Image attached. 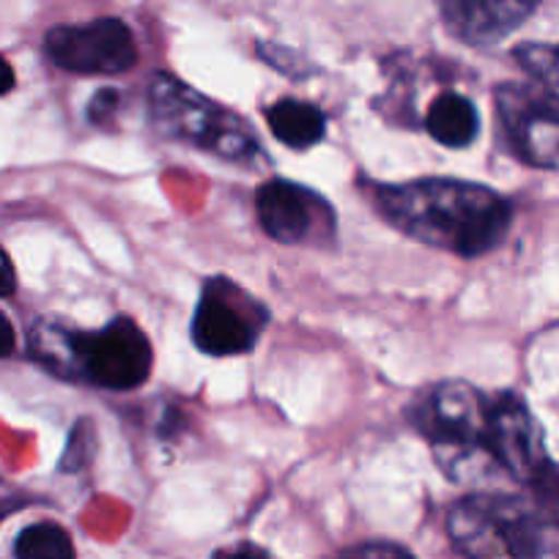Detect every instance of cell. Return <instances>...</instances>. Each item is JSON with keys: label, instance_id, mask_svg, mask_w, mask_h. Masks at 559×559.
<instances>
[{"label": "cell", "instance_id": "17", "mask_svg": "<svg viewBox=\"0 0 559 559\" xmlns=\"http://www.w3.org/2000/svg\"><path fill=\"white\" fill-rule=\"evenodd\" d=\"M337 559H414V554L408 551V548L397 546V543L370 540V543H359V546L346 548Z\"/></svg>", "mask_w": 559, "mask_h": 559}, {"label": "cell", "instance_id": "9", "mask_svg": "<svg viewBox=\"0 0 559 559\" xmlns=\"http://www.w3.org/2000/svg\"><path fill=\"white\" fill-rule=\"evenodd\" d=\"M488 461L510 477L530 486L537 472L548 464L543 450V433L524 397L515 392L491 395V433H488Z\"/></svg>", "mask_w": 559, "mask_h": 559}, {"label": "cell", "instance_id": "6", "mask_svg": "<svg viewBox=\"0 0 559 559\" xmlns=\"http://www.w3.org/2000/svg\"><path fill=\"white\" fill-rule=\"evenodd\" d=\"M493 102L515 157L532 168L559 170V94L543 83H504Z\"/></svg>", "mask_w": 559, "mask_h": 559}, {"label": "cell", "instance_id": "14", "mask_svg": "<svg viewBox=\"0 0 559 559\" xmlns=\"http://www.w3.org/2000/svg\"><path fill=\"white\" fill-rule=\"evenodd\" d=\"M17 559H74V543L63 526L41 521V524L25 526L14 543Z\"/></svg>", "mask_w": 559, "mask_h": 559}, {"label": "cell", "instance_id": "3", "mask_svg": "<svg viewBox=\"0 0 559 559\" xmlns=\"http://www.w3.org/2000/svg\"><path fill=\"white\" fill-rule=\"evenodd\" d=\"M34 357L69 379L112 392L146 384L154 365L152 343L127 316L96 332L41 330L34 335Z\"/></svg>", "mask_w": 559, "mask_h": 559}, {"label": "cell", "instance_id": "16", "mask_svg": "<svg viewBox=\"0 0 559 559\" xmlns=\"http://www.w3.org/2000/svg\"><path fill=\"white\" fill-rule=\"evenodd\" d=\"M91 455H94V428H91L88 419H83V423H78V428L69 433V444H67V453H63L61 469L63 472L83 469V466L91 461Z\"/></svg>", "mask_w": 559, "mask_h": 559}, {"label": "cell", "instance_id": "2", "mask_svg": "<svg viewBox=\"0 0 559 559\" xmlns=\"http://www.w3.org/2000/svg\"><path fill=\"white\" fill-rule=\"evenodd\" d=\"M453 546L466 559H559V515L504 493H472L448 515Z\"/></svg>", "mask_w": 559, "mask_h": 559}, {"label": "cell", "instance_id": "5", "mask_svg": "<svg viewBox=\"0 0 559 559\" xmlns=\"http://www.w3.org/2000/svg\"><path fill=\"white\" fill-rule=\"evenodd\" d=\"M408 423L433 448L450 480H464L466 466L488 459L491 395L466 381H439L408 406Z\"/></svg>", "mask_w": 559, "mask_h": 559}, {"label": "cell", "instance_id": "13", "mask_svg": "<svg viewBox=\"0 0 559 559\" xmlns=\"http://www.w3.org/2000/svg\"><path fill=\"white\" fill-rule=\"evenodd\" d=\"M266 121L274 138L286 143L288 148H297V152L321 143L326 132L324 112L310 102L292 99V96L274 102L266 110Z\"/></svg>", "mask_w": 559, "mask_h": 559}, {"label": "cell", "instance_id": "7", "mask_svg": "<svg viewBox=\"0 0 559 559\" xmlns=\"http://www.w3.org/2000/svg\"><path fill=\"white\" fill-rule=\"evenodd\" d=\"M263 324L266 310L261 302L225 277H212L192 316V343L209 357L247 354L255 348Z\"/></svg>", "mask_w": 559, "mask_h": 559}, {"label": "cell", "instance_id": "18", "mask_svg": "<svg viewBox=\"0 0 559 559\" xmlns=\"http://www.w3.org/2000/svg\"><path fill=\"white\" fill-rule=\"evenodd\" d=\"M118 110V94L116 91H99L88 105V118L94 123H107L112 112Z\"/></svg>", "mask_w": 559, "mask_h": 559}, {"label": "cell", "instance_id": "22", "mask_svg": "<svg viewBox=\"0 0 559 559\" xmlns=\"http://www.w3.org/2000/svg\"><path fill=\"white\" fill-rule=\"evenodd\" d=\"M14 88V69L7 58L0 56V96L9 94Z\"/></svg>", "mask_w": 559, "mask_h": 559}, {"label": "cell", "instance_id": "19", "mask_svg": "<svg viewBox=\"0 0 559 559\" xmlns=\"http://www.w3.org/2000/svg\"><path fill=\"white\" fill-rule=\"evenodd\" d=\"M14 288H17V274H14L12 258L0 247V299L12 297Z\"/></svg>", "mask_w": 559, "mask_h": 559}, {"label": "cell", "instance_id": "10", "mask_svg": "<svg viewBox=\"0 0 559 559\" xmlns=\"http://www.w3.org/2000/svg\"><path fill=\"white\" fill-rule=\"evenodd\" d=\"M258 223L280 245H305L310 236L324 234V219L335 223L324 198L302 185L272 179L255 195Z\"/></svg>", "mask_w": 559, "mask_h": 559}, {"label": "cell", "instance_id": "20", "mask_svg": "<svg viewBox=\"0 0 559 559\" xmlns=\"http://www.w3.org/2000/svg\"><path fill=\"white\" fill-rule=\"evenodd\" d=\"M217 559H272L263 548L250 546V543H241V546L230 548V551H223Z\"/></svg>", "mask_w": 559, "mask_h": 559}, {"label": "cell", "instance_id": "4", "mask_svg": "<svg viewBox=\"0 0 559 559\" xmlns=\"http://www.w3.org/2000/svg\"><path fill=\"white\" fill-rule=\"evenodd\" d=\"M148 116L165 138L214 154L225 163L255 165L263 159L261 140L239 112L198 94L168 72H157L148 83Z\"/></svg>", "mask_w": 559, "mask_h": 559}, {"label": "cell", "instance_id": "21", "mask_svg": "<svg viewBox=\"0 0 559 559\" xmlns=\"http://www.w3.org/2000/svg\"><path fill=\"white\" fill-rule=\"evenodd\" d=\"M14 343H17V337H14L12 321L0 313V357H9L14 352Z\"/></svg>", "mask_w": 559, "mask_h": 559}, {"label": "cell", "instance_id": "15", "mask_svg": "<svg viewBox=\"0 0 559 559\" xmlns=\"http://www.w3.org/2000/svg\"><path fill=\"white\" fill-rule=\"evenodd\" d=\"M513 56L543 85H559V45H519Z\"/></svg>", "mask_w": 559, "mask_h": 559}, {"label": "cell", "instance_id": "11", "mask_svg": "<svg viewBox=\"0 0 559 559\" xmlns=\"http://www.w3.org/2000/svg\"><path fill=\"white\" fill-rule=\"evenodd\" d=\"M437 7L444 28L455 39L488 47L519 31L540 0H437Z\"/></svg>", "mask_w": 559, "mask_h": 559}, {"label": "cell", "instance_id": "12", "mask_svg": "<svg viewBox=\"0 0 559 559\" xmlns=\"http://www.w3.org/2000/svg\"><path fill=\"white\" fill-rule=\"evenodd\" d=\"M426 129L442 146L466 148L475 143L477 132H480V116L464 94L444 91L428 107Z\"/></svg>", "mask_w": 559, "mask_h": 559}, {"label": "cell", "instance_id": "1", "mask_svg": "<svg viewBox=\"0 0 559 559\" xmlns=\"http://www.w3.org/2000/svg\"><path fill=\"white\" fill-rule=\"evenodd\" d=\"M381 217L428 247L480 258L491 252L513 223V206L491 187L461 179H414L370 185Z\"/></svg>", "mask_w": 559, "mask_h": 559}, {"label": "cell", "instance_id": "8", "mask_svg": "<svg viewBox=\"0 0 559 559\" xmlns=\"http://www.w3.org/2000/svg\"><path fill=\"white\" fill-rule=\"evenodd\" d=\"M45 50L56 67L74 74H123L138 63L132 31L116 17L58 25L47 34Z\"/></svg>", "mask_w": 559, "mask_h": 559}]
</instances>
